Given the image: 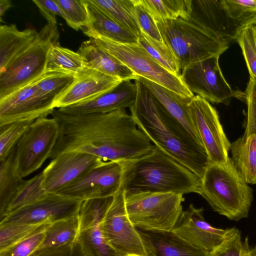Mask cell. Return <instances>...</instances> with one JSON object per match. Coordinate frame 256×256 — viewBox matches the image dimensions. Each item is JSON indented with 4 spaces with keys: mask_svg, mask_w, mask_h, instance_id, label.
<instances>
[{
    "mask_svg": "<svg viewBox=\"0 0 256 256\" xmlns=\"http://www.w3.org/2000/svg\"><path fill=\"white\" fill-rule=\"evenodd\" d=\"M51 114L60 128L52 160L63 152L77 151L104 161L122 162L144 156L154 147L126 109L72 115L54 108Z\"/></svg>",
    "mask_w": 256,
    "mask_h": 256,
    "instance_id": "obj_1",
    "label": "cell"
},
{
    "mask_svg": "<svg viewBox=\"0 0 256 256\" xmlns=\"http://www.w3.org/2000/svg\"><path fill=\"white\" fill-rule=\"evenodd\" d=\"M138 93L130 108L138 128L154 145L202 179L210 162L198 144L138 80Z\"/></svg>",
    "mask_w": 256,
    "mask_h": 256,
    "instance_id": "obj_2",
    "label": "cell"
},
{
    "mask_svg": "<svg viewBox=\"0 0 256 256\" xmlns=\"http://www.w3.org/2000/svg\"><path fill=\"white\" fill-rule=\"evenodd\" d=\"M122 163L125 193L200 192L202 179L155 146L144 156Z\"/></svg>",
    "mask_w": 256,
    "mask_h": 256,
    "instance_id": "obj_3",
    "label": "cell"
},
{
    "mask_svg": "<svg viewBox=\"0 0 256 256\" xmlns=\"http://www.w3.org/2000/svg\"><path fill=\"white\" fill-rule=\"evenodd\" d=\"M200 194L215 212L235 221L248 216L253 200L252 188L230 158L224 164H208L202 178Z\"/></svg>",
    "mask_w": 256,
    "mask_h": 256,
    "instance_id": "obj_4",
    "label": "cell"
},
{
    "mask_svg": "<svg viewBox=\"0 0 256 256\" xmlns=\"http://www.w3.org/2000/svg\"><path fill=\"white\" fill-rule=\"evenodd\" d=\"M162 40L177 60L180 70L210 57L220 56L228 44L188 21L178 18L155 21Z\"/></svg>",
    "mask_w": 256,
    "mask_h": 256,
    "instance_id": "obj_5",
    "label": "cell"
},
{
    "mask_svg": "<svg viewBox=\"0 0 256 256\" xmlns=\"http://www.w3.org/2000/svg\"><path fill=\"white\" fill-rule=\"evenodd\" d=\"M130 222L138 229L172 231L182 212L183 194L173 192H124Z\"/></svg>",
    "mask_w": 256,
    "mask_h": 256,
    "instance_id": "obj_6",
    "label": "cell"
},
{
    "mask_svg": "<svg viewBox=\"0 0 256 256\" xmlns=\"http://www.w3.org/2000/svg\"><path fill=\"white\" fill-rule=\"evenodd\" d=\"M56 24H48L32 44L0 73V100L34 81L46 71L51 46L58 42Z\"/></svg>",
    "mask_w": 256,
    "mask_h": 256,
    "instance_id": "obj_7",
    "label": "cell"
},
{
    "mask_svg": "<svg viewBox=\"0 0 256 256\" xmlns=\"http://www.w3.org/2000/svg\"><path fill=\"white\" fill-rule=\"evenodd\" d=\"M102 50L116 58L138 76L147 79L185 98L194 95L181 76L174 75L156 62L138 44H122L104 37L93 39Z\"/></svg>",
    "mask_w": 256,
    "mask_h": 256,
    "instance_id": "obj_8",
    "label": "cell"
},
{
    "mask_svg": "<svg viewBox=\"0 0 256 256\" xmlns=\"http://www.w3.org/2000/svg\"><path fill=\"white\" fill-rule=\"evenodd\" d=\"M59 132L58 124L53 118H38L30 124L16 146V166L20 178L38 170L50 158Z\"/></svg>",
    "mask_w": 256,
    "mask_h": 256,
    "instance_id": "obj_9",
    "label": "cell"
},
{
    "mask_svg": "<svg viewBox=\"0 0 256 256\" xmlns=\"http://www.w3.org/2000/svg\"><path fill=\"white\" fill-rule=\"evenodd\" d=\"M100 226L106 242L121 256H148L138 228L127 214L122 190L114 196Z\"/></svg>",
    "mask_w": 256,
    "mask_h": 256,
    "instance_id": "obj_10",
    "label": "cell"
},
{
    "mask_svg": "<svg viewBox=\"0 0 256 256\" xmlns=\"http://www.w3.org/2000/svg\"><path fill=\"white\" fill-rule=\"evenodd\" d=\"M190 118L207 153L210 163L222 164L229 158V142L220 121L218 112L210 102L194 96L188 104Z\"/></svg>",
    "mask_w": 256,
    "mask_h": 256,
    "instance_id": "obj_11",
    "label": "cell"
},
{
    "mask_svg": "<svg viewBox=\"0 0 256 256\" xmlns=\"http://www.w3.org/2000/svg\"><path fill=\"white\" fill-rule=\"evenodd\" d=\"M219 56L192 64L182 70L181 78L188 88L208 102L224 103L242 95L234 90L220 70Z\"/></svg>",
    "mask_w": 256,
    "mask_h": 256,
    "instance_id": "obj_12",
    "label": "cell"
},
{
    "mask_svg": "<svg viewBox=\"0 0 256 256\" xmlns=\"http://www.w3.org/2000/svg\"><path fill=\"white\" fill-rule=\"evenodd\" d=\"M122 162L102 161L56 194L81 202L114 196L122 190Z\"/></svg>",
    "mask_w": 256,
    "mask_h": 256,
    "instance_id": "obj_13",
    "label": "cell"
},
{
    "mask_svg": "<svg viewBox=\"0 0 256 256\" xmlns=\"http://www.w3.org/2000/svg\"><path fill=\"white\" fill-rule=\"evenodd\" d=\"M82 202L56 194L19 208L0 220V224H52L78 215Z\"/></svg>",
    "mask_w": 256,
    "mask_h": 256,
    "instance_id": "obj_14",
    "label": "cell"
},
{
    "mask_svg": "<svg viewBox=\"0 0 256 256\" xmlns=\"http://www.w3.org/2000/svg\"><path fill=\"white\" fill-rule=\"evenodd\" d=\"M102 161L98 156L80 152H63L52 159L42 171V188L47 194H56Z\"/></svg>",
    "mask_w": 256,
    "mask_h": 256,
    "instance_id": "obj_15",
    "label": "cell"
},
{
    "mask_svg": "<svg viewBox=\"0 0 256 256\" xmlns=\"http://www.w3.org/2000/svg\"><path fill=\"white\" fill-rule=\"evenodd\" d=\"M54 102L41 94L34 80L0 100V126L46 117L54 109Z\"/></svg>",
    "mask_w": 256,
    "mask_h": 256,
    "instance_id": "obj_16",
    "label": "cell"
},
{
    "mask_svg": "<svg viewBox=\"0 0 256 256\" xmlns=\"http://www.w3.org/2000/svg\"><path fill=\"white\" fill-rule=\"evenodd\" d=\"M203 211L190 204L182 211L172 231L192 246L212 253L227 238L232 228L213 227L205 220Z\"/></svg>",
    "mask_w": 256,
    "mask_h": 256,
    "instance_id": "obj_17",
    "label": "cell"
},
{
    "mask_svg": "<svg viewBox=\"0 0 256 256\" xmlns=\"http://www.w3.org/2000/svg\"><path fill=\"white\" fill-rule=\"evenodd\" d=\"M188 21L228 44L244 28L228 16L222 0H190Z\"/></svg>",
    "mask_w": 256,
    "mask_h": 256,
    "instance_id": "obj_18",
    "label": "cell"
},
{
    "mask_svg": "<svg viewBox=\"0 0 256 256\" xmlns=\"http://www.w3.org/2000/svg\"><path fill=\"white\" fill-rule=\"evenodd\" d=\"M122 80L88 68L75 77L72 84L54 102L62 108L93 100L112 90Z\"/></svg>",
    "mask_w": 256,
    "mask_h": 256,
    "instance_id": "obj_19",
    "label": "cell"
},
{
    "mask_svg": "<svg viewBox=\"0 0 256 256\" xmlns=\"http://www.w3.org/2000/svg\"><path fill=\"white\" fill-rule=\"evenodd\" d=\"M137 93L136 83L130 80H123L112 90L93 100L58 110L66 114L78 115L130 108L136 101Z\"/></svg>",
    "mask_w": 256,
    "mask_h": 256,
    "instance_id": "obj_20",
    "label": "cell"
},
{
    "mask_svg": "<svg viewBox=\"0 0 256 256\" xmlns=\"http://www.w3.org/2000/svg\"><path fill=\"white\" fill-rule=\"evenodd\" d=\"M148 256H210L174 232L138 229Z\"/></svg>",
    "mask_w": 256,
    "mask_h": 256,
    "instance_id": "obj_21",
    "label": "cell"
},
{
    "mask_svg": "<svg viewBox=\"0 0 256 256\" xmlns=\"http://www.w3.org/2000/svg\"><path fill=\"white\" fill-rule=\"evenodd\" d=\"M88 16L86 25L82 30L90 38L104 37L122 44H138V37L123 28L92 0H84Z\"/></svg>",
    "mask_w": 256,
    "mask_h": 256,
    "instance_id": "obj_22",
    "label": "cell"
},
{
    "mask_svg": "<svg viewBox=\"0 0 256 256\" xmlns=\"http://www.w3.org/2000/svg\"><path fill=\"white\" fill-rule=\"evenodd\" d=\"M138 79L152 93L166 112L176 120L200 146H204L192 122L188 104L192 98H185L144 78Z\"/></svg>",
    "mask_w": 256,
    "mask_h": 256,
    "instance_id": "obj_23",
    "label": "cell"
},
{
    "mask_svg": "<svg viewBox=\"0 0 256 256\" xmlns=\"http://www.w3.org/2000/svg\"><path fill=\"white\" fill-rule=\"evenodd\" d=\"M78 52L88 68L122 80H136L138 76L115 57L100 48L92 38L83 42Z\"/></svg>",
    "mask_w": 256,
    "mask_h": 256,
    "instance_id": "obj_24",
    "label": "cell"
},
{
    "mask_svg": "<svg viewBox=\"0 0 256 256\" xmlns=\"http://www.w3.org/2000/svg\"><path fill=\"white\" fill-rule=\"evenodd\" d=\"M38 34L30 28L20 30L16 24L0 25V73L30 46Z\"/></svg>",
    "mask_w": 256,
    "mask_h": 256,
    "instance_id": "obj_25",
    "label": "cell"
},
{
    "mask_svg": "<svg viewBox=\"0 0 256 256\" xmlns=\"http://www.w3.org/2000/svg\"><path fill=\"white\" fill-rule=\"evenodd\" d=\"M232 159L247 184H256V135L242 136L230 146Z\"/></svg>",
    "mask_w": 256,
    "mask_h": 256,
    "instance_id": "obj_26",
    "label": "cell"
},
{
    "mask_svg": "<svg viewBox=\"0 0 256 256\" xmlns=\"http://www.w3.org/2000/svg\"><path fill=\"white\" fill-rule=\"evenodd\" d=\"M88 68L86 61L78 52L62 46L58 42L49 50L46 70L62 72L76 77Z\"/></svg>",
    "mask_w": 256,
    "mask_h": 256,
    "instance_id": "obj_27",
    "label": "cell"
},
{
    "mask_svg": "<svg viewBox=\"0 0 256 256\" xmlns=\"http://www.w3.org/2000/svg\"><path fill=\"white\" fill-rule=\"evenodd\" d=\"M118 24L138 37L141 33L135 13L134 0H92Z\"/></svg>",
    "mask_w": 256,
    "mask_h": 256,
    "instance_id": "obj_28",
    "label": "cell"
},
{
    "mask_svg": "<svg viewBox=\"0 0 256 256\" xmlns=\"http://www.w3.org/2000/svg\"><path fill=\"white\" fill-rule=\"evenodd\" d=\"M16 147L8 156L0 161V218L16 194L22 178L17 172Z\"/></svg>",
    "mask_w": 256,
    "mask_h": 256,
    "instance_id": "obj_29",
    "label": "cell"
},
{
    "mask_svg": "<svg viewBox=\"0 0 256 256\" xmlns=\"http://www.w3.org/2000/svg\"><path fill=\"white\" fill-rule=\"evenodd\" d=\"M79 230L78 215L54 222L46 229L44 240L39 248L58 247L74 242Z\"/></svg>",
    "mask_w": 256,
    "mask_h": 256,
    "instance_id": "obj_30",
    "label": "cell"
},
{
    "mask_svg": "<svg viewBox=\"0 0 256 256\" xmlns=\"http://www.w3.org/2000/svg\"><path fill=\"white\" fill-rule=\"evenodd\" d=\"M154 21L181 18L188 21L190 0H140Z\"/></svg>",
    "mask_w": 256,
    "mask_h": 256,
    "instance_id": "obj_31",
    "label": "cell"
},
{
    "mask_svg": "<svg viewBox=\"0 0 256 256\" xmlns=\"http://www.w3.org/2000/svg\"><path fill=\"white\" fill-rule=\"evenodd\" d=\"M42 179L43 174L42 172H41L30 180H22L16 194L0 220L19 208L44 198L48 194L42 188Z\"/></svg>",
    "mask_w": 256,
    "mask_h": 256,
    "instance_id": "obj_32",
    "label": "cell"
},
{
    "mask_svg": "<svg viewBox=\"0 0 256 256\" xmlns=\"http://www.w3.org/2000/svg\"><path fill=\"white\" fill-rule=\"evenodd\" d=\"M138 43L162 66L172 74L180 76L178 62L163 42L154 40L141 32Z\"/></svg>",
    "mask_w": 256,
    "mask_h": 256,
    "instance_id": "obj_33",
    "label": "cell"
},
{
    "mask_svg": "<svg viewBox=\"0 0 256 256\" xmlns=\"http://www.w3.org/2000/svg\"><path fill=\"white\" fill-rule=\"evenodd\" d=\"M52 223L0 224V251L38 232L45 230Z\"/></svg>",
    "mask_w": 256,
    "mask_h": 256,
    "instance_id": "obj_34",
    "label": "cell"
},
{
    "mask_svg": "<svg viewBox=\"0 0 256 256\" xmlns=\"http://www.w3.org/2000/svg\"><path fill=\"white\" fill-rule=\"evenodd\" d=\"M74 78V76L66 72L46 70L36 80V84L42 94L54 102L72 84Z\"/></svg>",
    "mask_w": 256,
    "mask_h": 256,
    "instance_id": "obj_35",
    "label": "cell"
},
{
    "mask_svg": "<svg viewBox=\"0 0 256 256\" xmlns=\"http://www.w3.org/2000/svg\"><path fill=\"white\" fill-rule=\"evenodd\" d=\"M34 120L16 121L0 126V161L8 156Z\"/></svg>",
    "mask_w": 256,
    "mask_h": 256,
    "instance_id": "obj_36",
    "label": "cell"
},
{
    "mask_svg": "<svg viewBox=\"0 0 256 256\" xmlns=\"http://www.w3.org/2000/svg\"><path fill=\"white\" fill-rule=\"evenodd\" d=\"M228 16L243 28L256 23V0H222Z\"/></svg>",
    "mask_w": 256,
    "mask_h": 256,
    "instance_id": "obj_37",
    "label": "cell"
},
{
    "mask_svg": "<svg viewBox=\"0 0 256 256\" xmlns=\"http://www.w3.org/2000/svg\"><path fill=\"white\" fill-rule=\"evenodd\" d=\"M64 15L67 24L76 30H82L88 22L84 0H55Z\"/></svg>",
    "mask_w": 256,
    "mask_h": 256,
    "instance_id": "obj_38",
    "label": "cell"
},
{
    "mask_svg": "<svg viewBox=\"0 0 256 256\" xmlns=\"http://www.w3.org/2000/svg\"><path fill=\"white\" fill-rule=\"evenodd\" d=\"M236 40L242 48L250 77L256 80V38L252 25L243 28Z\"/></svg>",
    "mask_w": 256,
    "mask_h": 256,
    "instance_id": "obj_39",
    "label": "cell"
},
{
    "mask_svg": "<svg viewBox=\"0 0 256 256\" xmlns=\"http://www.w3.org/2000/svg\"><path fill=\"white\" fill-rule=\"evenodd\" d=\"M46 230L32 235L0 251V256H29L42 245L45 237Z\"/></svg>",
    "mask_w": 256,
    "mask_h": 256,
    "instance_id": "obj_40",
    "label": "cell"
},
{
    "mask_svg": "<svg viewBox=\"0 0 256 256\" xmlns=\"http://www.w3.org/2000/svg\"><path fill=\"white\" fill-rule=\"evenodd\" d=\"M247 104L246 130L243 136L256 135V80L250 77L244 94Z\"/></svg>",
    "mask_w": 256,
    "mask_h": 256,
    "instance_id": "obj_41",
    "label": "cell"
},
{
    "mask_svg": "<svg viewBox=\"0 0 256 256\" xmlns=\"http://www.w3.org/2000/svg\"><path fill=\"white\" fill-rule=\"evenodd\" d=\"M137 22L143 32L150 38L163 42L156 23L140 0H134Z\"/></svg>",
    "mask_w": 256,
    "mask_h": 256,
    "instance_id": "obj_42",
    "label": "cell"
},
{
    "mask_svg": "<svg viewBox=\"0 0 256 256\" xmlns=\"http://www.w3.org/2000/svg\"><path fill=\"white\" fill-rule=\"evenodd\" d=\"M242 245L240 232L233 228L227 238L210 254V256H240Z\"/></svg>",
    "mask_w": 256,
    "mask_h": 256,
    "instance_id": "obj_43",
    "label": "cell"
},
{
    "mask_svg": "<svg viewBox=\"0 0 256 256\" xmlns=\"http://www.w3.org/2000/svg\"><path fill=\"white\" fill-rule=\"evenodd\" d=\"M29 256H86L77 242L58 247L39 248Z\"/></svg>",
    "mask_w": 256,
    "mask_h": 256,
    "instance_id": "obj_44",
    "label": "cell"
},
{
    "mask_svg": "<svg viewBox=\"0 0 256 256\" xmlns=\"http://www.w3.org/2000/svg\"><path fill=\"white\" fill-rule=\"evenodd\" d=\"M48 24H56V16L64 18V15L55 0H32Z\"/></svg>",
    "mask_w": 256,
    "mask_h": 256,
    "instance_id": "obj_45",
    "label": "cell"
},
{
    "mask_svg": "<svg viewBox=\"0 0 256 256\" xmlns=\"http://www.w3.org/2000/svg\"><path fill=\"white\" fill-rule=\"evenodd\" d=\"M240 256H256V246L250 248L248 237L246 238L243 242Z\"/></svg>",
    "mask_w": 256,
    "mask_h": 256,
    "instance_id": "obj_46",
    "label": "cell"
},
{
    "mask_svg": "<svg viewBox=\"0 0 256 256\" xmlns=\"http://www.w3.org/2000/svg\"><path fill=\"white\" fill-rule=\"evenodd\" d=\"M12 6L11 2L9 0H0V20L2 21V16L6 11Z\"/></svg>",
    "mask_w": 256,
    "mask_h": 256,
    "instance_id": "obj_47",
    "label": "cell"
},
{
    "mask_svg": "<svg viewBox=\"0 0 256 256\" xmlns=\"http://www.w3.org/2000/svg\"><path fill=\"white\" fill-rule=\"evenodd\" d=\"M252 25L253 26V28H254V30L255 36H256V23L254 24H253Z\"/></svg>",
    "mask_w": 256,
    "mask_h": 256,
    "instance_id": "obj_48",
    "label": "cell"
}]
</instances>
